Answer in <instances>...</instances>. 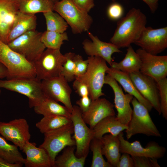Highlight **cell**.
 <instances>
[{
    "label": "cell",
    "instance_id": "6da1fadb",
    "mask_svg": "<svg viewBox=\"0 0 167 167\" xmlns=\"http://www.w3.org/2000/svg\"><path fill=\"white\" fill-rule=\"evenodd\" d=\"M147 23L145 15L140 9L132 8L118 21L110 42L119 49L127 47L138 38Z\"/></svg>",
    "mask_w": 167,
    "mask_h": 167
},
{
    "label": "cell",
    "instance_id": "7a4b0ae2",
    "mask_svg": "<svg viewBox=\"0 0 167 167\" xmlns=\"http://www.w3.org/2000/svg\"><path fill=\"white\" fill-rule=\"evenodd\" d=\"M87 59L88 64L86 72L75 79L87 86L89 96L92 101L105 95L102 88L105 84V73L109 67L106 61L101 57L89 56Z\"/></svg>",
    "mask_w": 167,
    "mask_h": 167
},
{
    "label": "cell",
    "instance_id": "3957f363",
    "mask_svg": "<svg viewBox=\"0 0 167 167\" xmlns=\"http://www.w3.org/2000/svg\"><path fill=\"white\" fill-rule=\"evenodd\" d=\"M0 62L7 70L8 75L6 79L36 77L33 64L0 40Z\"/></svg>",
    "mask_w": 167,
    "mask_h": 167
},
{
    "label": "cell",
    "instance_id": "277c9868",
    "mask_svg": "<svg viewBox=\"0 0 167 167\" xmlns=\"http://www.w3.org/2000/svg\"><path fill=\"white\" fill-rule=\"evenodd\" d=\"M131 103L133 109L131 119L125 130L127 139L137 134L148 136L161 137V135L153 122L146 107L133 97Z\"/></svg>",
    "mask_w": 167,
    "mask_h": 167
},
{
    "label": "cell",
    "instance_id": "5b68a950",
    "mask_svg": "<svg viewBox=\"0 0 167 167\" xmlns=\"http://www.w3.org/2000/svg\"><path fill=\"white\" fill-rule=\"evenodd\" d=\"M53 10L63 18L74 34L88 31L93 22L88 13L79 7L71 0L56 2L54 4Z\"/></svg>",
    "mask_w": 167,
    "mask_h": 167
},
{
    "label": "cell",
    "instance_id": "8992f818",
    "mask_svg": "<svg viewBox=\"0 0 167 167\" xmlns=\"http://www.w3.org/2000/svg\"><path fill=\"white\" fill-rule=\"evenodd\" d=\"M42 33L36 30L30 31L7 44L11 49L33 64L46 49L41 40Z\"/></svg>",
    "mask_w": 167,
    "mask_h": 167
},
{
    "label": "cell",
    "instance_id": "52a82bcc",
    "mask_svg": "<svg viewBox=\"0 0 167 167\" xmlns=\"http://www.w3.org/2000/svg\"><path fill=\"white\" fill-rule=\"evenodd\" d=\"M46 49L33 63L36 77L41 81L60 75L66 58L60 49Z\"/></svg>",
    "mask_w": 167,
    "mask_h": 167
},
{
    "label": "cell",
    "instance_id": "ba28073f",
    "mask_svg": "<svg viewBox=\"0 0 167 167\" xmlns=\"http://www.w3.org/2000/svg\"><path fill=\"white\" fill-rule=\"evenodd\" d=\"M72 122L52 131L44 134L43 143L39 147L44 149L49 157L52 167H54L55 159L58 153L65 148L75 146Z\"/></svg>",
    "mask_w": 167,
    "mask_h": 167
},
{
    "label": "cell",
    "instance_id": "9c48e42d",
    "mask_svg": "<svg viewBox=\"0 0 167 167\" xmlns=\"http://www.w3.org/2000/svg\"><path fill=\"white\" fill-rule=\"evenodd\" d=\"M41 81L35 77H20L0 80V88L27 96L30 108H33L44 96Z\"/></svg>",
    "mask_w": 167,
    "mask_h": 167
},
{
    "label": "cell",
    "instance_id": "30bf717a",
    "mask_svg": "<svg viewBox=\"0 0 167 167\" xmlns=\"http://www.w3.org/2000/svg\"><path fill=\"white\" fill-rule=\"evenodd\" d=\"M70 118L73 126V138L75 142V155L78 158L87 157L94 138L92 129L87 126L83 119L82 112L78 106H73Z\"/></svg>",
    "mask_w": 167,
    "mask_h": 167
},
{
    "label": "cell",
    "instance_id": "8fae6325",
    "mask_svg": "<svg viewBox=\"0 0 167 167\" xmlns=\"http://www.w3.org/2000/svg\"><path fill=\"white\" fill-rule=\"evenodd\" d=\"M134 44L146 52L157 55L167 47V27L156 29L146 27Z\"/></svg>",
    "mask_w": 167,
    "mask_h": 167
},
{
    "label": "cell",
    "instance_id": "7c38bea8",
    "mask_svg": "<svg viewBox=\"0 0 167 167\" xmlns=\"http://www.w3.org/2000/svg\"><path fill=\"white\" fill-rule=\"evenodd\" d=\"M41 82L44 94L57 102L62 103L71 112L73 107L71 98L72 90L64 78L60 75Z\"/></svg>",
    "mask_w": 167,
    "mask_h": 167
},
{
    "label": "cell",
    "instance_id": "4fadbf2b",
    "mask_svg": "<svg viewBox=\"0 0 167 167\" xmlns=\"http://www.w3.org/2000/svg\"><path fill=\"white\" fill-rule=\"evenodd\" d=\"M141 61L139 71L156 82L166 77L167 56H157L139 48L136 51Z\"/></svg>",
    "mask_w": 167,
    "mask_h": 167
},
{
    "label": "cell",
    "instance_id": "5bb4252c",
    "mask_svg": "<svg viewBox=\"0 0 167 167\" xmlns=\"http://www.w3.org/2000/svg\"><path fill=\"white\" fill-rule=\"evenodd\" d=\"M0 134L21 150L31 136L29 125L23 118L15 119L8 122H0Z\"/></svg>",
    "mask_w": 167,
    "mask_h": 167
},
{
    "label": "cell",
    "instance_id": "9a60e30c",
    "mask_svg": "<svg viewBox=\"0 0 167 167\" xmlns=\"http://www.w3.org/2000/svg\"><path fill=\"white\" fill-rule=\"evenodd\" d=\"M104 83L112 88L114 96V107L118 113L116 117L122 124L127 126L131 119L132 109L130 103L134 97L131 95L124 94L118 82L109 75H105Z\"/></svg>",
    "mask_w": 167,
    "mask_h": 167
},
{
    "label": "cell",
    "instance_id": "2e32d148",
    "mask_svg": "<svg viewBox=\"0 0 167 167\" xmlns=\"http://www.w3.org/2000/svg\"><path fill=\"white\" fill-rule=\"evenodd\" d=\"M118 135L120 141L121 153H126L131 156H146L158 159L163 157L166 152V148L155 142L150 141L143 147L138 141L130 143L125 139L122 131Z\"/></svg>",
    "mask_w": 167,
    "mask_h": 167
},
{
    "label": "cell",
    "instance_id": "e0dca14e",
    "mask_svg": "<svg viewBox=\"0 0 167 167\" xmlns=\"http://www.w3.org/2000/svg\"><path fill=\"white\" fill-rule=\"evenodd\" d=\"M135 87L141 95L152 105L159 115L161 114L159 91L156 82L139 71L129 74Z\"/></svg>",
    "mask_w": 167,
    "mask_h": 167
},
{
    "label": "cell",
    "instance_id": "ac0fdd59",
    "mask_svg": "<svg viewBox=\"0 0 167 167\" xmlns=\"http://www.w3.org/2000/svg\"><path fill=\"white\" fill-rule=\"evenodd\" d=\"M88 33L91 41L85 39L82 43L86 54L89 56L101 57L110 66L113 61L112 54L115 53H121L122 51L113 44L102 41L91 32L88 31Z\"/></svg>",
    "mask_w": 167,
    "mask_h": 167
},
{
    "label": "cell",
    "instance_id": "d6986e66",
    "mask_svg": "<svg viewBox=\"0 0 167 167\" xmlns=\"http://www.w3.org/2000/svg\"><path fill=\"white\" fill-rule=\"evenodd\" d=\"M114 105L105 98L100 97L92 100L87 111L82 113L83 119L89 127L92 129L104 118L110 115H115Z\"/></svg>",
    "mask_w": 167,
    "mask_h": 167
},
{
    "label": "cell",
    "instance_id": "ffe728a7",
    "mask_svg": "<svg viewBox=\"0 0 167 167\" xmlns=\"http://www.w3.org/2000/svg\"><path fill=\"white\" fill-rule=\"evenodd\" d=\"M19 11L15 0H0V40L6 44Z\"/></svg>",
    "mask_w": 167,
    "mask_h": 167
},
{
    "label": "cell",
    "instance_id": "44dd1931",
    "mask_svg": "<svg viewBox=\"0 0 167 167\" xmlns=\"http://www.w3.org/2000/svg\"><path fill=\"white\" fill-rule=\"evenodd\" d=\"M26 156L24 164L26 167H51L49 156L43 148L37 147L35 143L27 142L22 150Z\"/></svg>",
    "mask_w": 167,
    "mask_h": 167
},
{
    "label": "cell",
    "instance_id": "7402d4cb",
    "mask_svg": "<svg viewBox=\"0 0 167 167\" xmlns=\"http://www.w3.org/2000/svg\"><path fill=\"white\" fill-rule=\"evenodd\" d=\"M36 25L35 14L19 11L8 35L6 44L28 31L36 30Z\"/></svg>",
    "mask_w": 167,
    "mask_h": 167
},
{
    "label": "cell",
    "instance_id": "603a6c76",
    "mask_svg": "<svg viewBox=\"0 0 167 167\" xmlns=\"http://www.w3.org/2000/svg\"><path fill=\"white\" fill-rule=\"evenodd\" d=\"M106 73L118 83L125 92L135 98L146 107L149 112L151 111L153 108L152 105L139 92L131 79L129 74L111 67L109 68Z\"/></svg>",
    "mask_w": 167,
    "mask_h": 167
},
{
    "label": "cell",
    "instance_id": "cb8c5ba5",
    "mask_svg": "<svg viewBox=\"0 0 167 167\" xmlns=\"http://www.w3.org/2000/svg\"><path fill=\"white\" fill-rule=\"evenodd\" d=\"M100 139L102 155L112 167H116L121 155L119 150L120 141L118 135L105 134Z\"/></svg>",
    "mask_w": 167,
    "mask_h": 167
},
{
    "label": "cell",
    "instance_id": "d4e9b609",
    "mask_svg": "<svg viewBox=\"0 0 167 167\" xmlns=\"http://www.w3.org/2000/svg\"><path fill=\"white\" fill-rule=\"evenodd\" d=\"M35 112L44 116L59 115L70 118L71 112L65 106L45 95L33 107Z\"/></svg>",
    "mask_w": 167,
    "mask_h": 167
},
{
    "label": "cell",
    "instance_id": "484cf974",
    "mask_svg": "<svg viewBox=\"0 0 167 167\" xmlns=\"http://www.w3.org/2000/svg\"><path fill=\"white\" fill-rule=\"evenodd\" d=\"M127 127L118 120L116 115L109 116L100 121L92 129L93 138L100 139L107 133L117 136Z\"/></svg>",
    "mask_w": 167,
    "mask_h": 167
},
{
    "label": "cell",
    "instance_id": "4316f807",
    "mask_svg": "<svg viewBox=\"0 0 167 167\" xmlns=\"http://www.w3.org/2000/svg\"><path fill=\"white\" fill-rule=\"evenodd\" d=\"M127 48L123 59L119 62L113 61L111 67L128 74L139 71L141 61L138 54L131 45Z\"/></svg>",
    "mask_w": 167,
    "mask_h": 167
},
{
    "label": "cell",
    "instance_id": "83f0119b",
    "mask_svg": "<svg viewBox=\"0 0 167 167\" xmlns=\"http://www.w3.org/2000/svg\"><path fill=\"white\" fill-rule=\"evenodd\" d=\"M19 12L32 14L54 11V3L50 0H15Z\"/></svg>",
    "mask_w": 167,
    "mask_h": 167
},
{
    "label": "cell",
    "instance_id": "f1b7e54d",
    "mask_svg": "<svg viewBox=\"0 0 167 167\" xmlns=\"http://www.w3.org/2000/svg\"><path fill=\"white\" fill-rule=\"evenodd\" d=\"M72 122L70 118L59 115L44 116L36 123V127L44 134Z\"/></svg>",
    "mask_w": 167,
    "mask_h": 167
},
{
    "label": "cell",
    "instance_id": "f546056e",
    "mask_svg": "<svg viewBox=\"0 0 167 167\" xmlns=\"http://www.w3.org/2000/svg\"><path fill=\"white\" fill-rule=\"evenodd\" d=\"M75 146H69L63 149L62 154L56 157L54 167H83L86 157L78 158L74 153Z\"/></svg>",
    "mask_w": 167,
    "mask_h": 167
},
{
    "label": "cell",
    "instance_id": "4dcf8cb0",
    "mask_svg": "<svg viewBox=\"0 0 167 167\" xmlns=\"http://www.w3.org/2000/svg\"><path fill=\"white\" fill-rule=\"evenodd\" d=\"M15 145L9 143L2 136H0V156L12 164H24L25 159Z\"/></svg>",
    "mask_w": 167,
    "mask_h": 167
},
{
    "label": "cell",
    "instance_id": "1f68e13d",
    "mask_svg": "<svg viewBox=\"0 0 167 167\" xmlns=\"http://www.w3.org/2000/svg\"><path fill=\"white\" fill-rule=\"evenodd\" d=\"M46 25V30L63 33L68 25L63 18L57 12L50 11L43 13Z\"/></svg>",
    "mask_w": 167,
    "mask_h": 167
},
{
    "label": "cell",
    "instance_id": "d6a6232c",
    "mask_svg": "<svg viewBox=\"0 0 167 167\" xmlns=\"http://www.w3.org/2000/svg\"><path fill=\"white\" fill-rule=\"evenodd\" d=\"M41 40L46 48L60 49L64 41L68 40L67 33L46 30L42 33Z\"/></svg>",
    "mask_w": 167,
    "mask_h": 167
},
{
    "label": "cell",
    "instance_id": "836d02e7",
    "mask_svg": "<svg viewBox=\"0 0 167 167\" xmlns=\"http://www.w3.org/2000/svg\"><path fill=\"white\" fill-rule=\"evenodd\" d=\"M102 143L100 139L93 138L90 148L92 153L91 167H112L104 158L102 152Z\"/></svg>",
    "mask_w": 167,
    "mask_h": 167
},
{
    "label": "cell",
    "instance_id": "e575fe53",
    "mask_svg": "<svg viewBox=\"0 0 167 167\" xmlns=\"http://www.w3.org/2000/svg\"><path fill=\"white\" fill-rule=\"evenodd\" d=\"M65 54L66 59L63 65L60 75L63 77L68 82H70L75 78V65L73 60L75 54L69 52Z\"/></svg>",
    "mask_w": 167,
    "mask_h": 167
},
{
    "label": "cell",
    "instance_id": "d590c367",
    "mask_svg": "<svg viewBox=\"0 0 167 167\" xmlns=\"http://www.w3.org/2000/svg\"><path fill=\"white\" fill-rule=\"evenodd\" d=\"M160 100L161 114L163 117L167 119V79L166 78L156 82Z\"/></svg>",
    "mask_w": 167,
    "mask_h": 167
},
{
    "label": "cell",
    "instance_id": "8d00e7d4",
    "mask_svg": "<svg viewBox=\"0 0 167 167\" xmlns=\"http://www.w3.org/2000/svg\"><path fill=\"white\" fill-rule=\"evenodd\" d=\"M131 156L134 161V167H161L156 158L146 156Z\"/></svg>",
    "mask_w": 167,
    "mask_h": 167
},
{
    "label": "cell",
    "instance_id": "74e56055",
    "mask_svg": "<svg viewBox=\"0 0 167 167\" xmlns=\"http://www.w3.org/2000/svg\"><path fill=\"white\" fill-rule=\"evenodd\" d=\"M73 60L75 65V78L82 75L86 72L88 66V61L83 59L81 56L75 54Z\"/></svg>",
    "mask_w": 167,
    "mask_h": 167
},
{
    "label": "cell",
    "instance_id": "f35d334b",
    "mask_svg": "<svg viewBox=\"0 0 167 167\" xmlns=\"http://www.w3.org/2000/svg\"><path fill=\"white\" fill-rule=\"evenodd\" d=\"M124 9L122 6L119 3L113 2L108 7L107 10L109 17L113 20L121 19L123 15Z\"/></svg>",
    "mask_w": 167,
    "mask_h": 167
},
{
    "label": "cell",
    "instance_id": "ab89813d",
    "mask_svg": "<svg viewBox=\"0 0 167 167\" xmlns=\"http://www.w3.org/2000/svg\"><path fill=\"white\" fill-rule=\"evenodd\" d=\"M73 87L76 93L81 97L89 96L88 87L84 83L75 79L73 83Z\"/></svg>",
    "mask_w": 167,
    "mask_h": 167
},
{
    "label": "cell",
    "instance_id": "60d3db41",
    "mask_svg": "<svg viewBox=\"0 0 167 167\" xmlns=\"http://www.w3.org/2000/svg\"><path fill=\"white\" fill-rule=\"evenodd\" d=\"M116 167H134V161L132 156L127 153H122Z\"/></svg>",
    "mask_w": 167,
    "mask_h": 167
},
{
    "label": "cell",
    "instance_id": "b9f144b4",
    "mask_svg": "<svg viewBox=\"0 0 167 167\" xmlns=\"http://www.w3.org/2000/svg\"><path fill=\"white\" fill-rule=\"evenodd\" d=\"M79 7L88 13L95 6L94 0H71Z\"/></svg>",
    "mask_w": 167,
    "mask_h": 167
},
{
    "label": "cell",
    "instance_id": "7bdbcfd3",
    "mask_svg": "<svg viewBox=\"0 0 167 167\" xmlns=\"http://www.w3.org/2000/svg\"><path fill=\"white\" fill-rule=\"evenodd\" d=\"M92 100L89 96L81 97L76 102V104L80 108L82 113L86 112L89 109L91 104Z\"/></svg>",
    "mask_w": 167,
    "mask_h": 167
},
{
    "label": "cell",
    "instance_id": "ee69618b",
    "mask_svg": "<svg viewBox=\"0 0 167 167\" xmlns=\"http://www.w3.org/2000/svg\"><path fill=\"white\" fill-rule=\"evenodd\" d=\"M149 7L151 12L154 13L158 7V2L160 0H142Z\"/></svg>",
    "mask_w": 167,
    "mask_h": 167
},
{
    "label": "cell",
    "instance_id": "f6af8a7d",
    "mask_svg": "<svg viewBox=\"0 0 167 167\" xmlns=\"http://www.w3.org/2000/svg\"><path fill=\"white\" fill-rule=\"evenodd\" d=\"M23 165V164L11 163L0 156V167H22Z\"/></svg>",
    "mask_w": 167,
    "mask_h": 167
},
{
    "label": "cell",
    "instance_id": "bcb514c9",
    "mask_svg": "<svg viewBox=\"0 0 167 167\" xmlns=\"http://www.w3.org/2000/svg\"><path fill=\"white\" fill-rule=\"evenodd\" d=\"M8 75V71L6 68L0 62V79L7 78Z\"/></svg>",
    "mask_w": 167,
    "mask_h": 167
},
{
    "label": "cell",
    "instance_id": "7dc6e473",
    "mask_svg": "<svg viewBox=\"0 0 167 167\" xmlns=\"http://www.w3.org/2000/svg\"><path fill=\"white\" fill-rule=\"evenodd\" d=\"M53 2L54 3H55L56 2L59 1V0H50Z\"/></svg>",
    "mask_w": 167,
    "mask_h": 167
},
{
    "label": "cell",
    "instance_id": "c3c4849f",
    "mask_svg": "<svg viewBox=\"0 0 167 167\" xmlns=\"http://www.w3.org/2000/svg\"><path fill=\"white\" fill-rule=\"evenodd\" d=\"M1 88H0V95L1 94Z\"/></svg>",
    "mask_w": 167,
    "mask_h": 167
},
{
    "label": "cell",
    "instance_id": "681fc988",
    "mask_svg": "<svg viewBox=\"0 0 167 167\" xmlns=\"http://www.w3.org/2000/svg\"><path fill=\"white\" fill-rule=\"evenodd\" d=\"M113 2H115L116 0H112Z\"/></svg>",
    "mask_w": 167,
    "mask_h": 167
}]
</instances>
